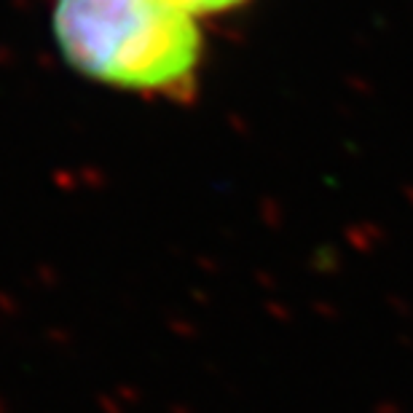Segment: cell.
I'll list each match as a JSON object with an SVG mask.
<instances>
[{
	"label": "cell",
	"mask_w": 413,
	"mask_h": 413,
	"mask_svg": "<svg viewBox=\"0 0 413 413\" xmlns=\"http://www.w3.org/2000/svg\"><path fill=\"white\" fill-rule=\"evenodd\" d=\"M177 11L188 14V17H206V14H220V11H231L247 0H167Z\"/></svg>",
	"instance_id": "cell-2"
},
{
	"label": "cell",
	"mask_w": 413,
	"mask_h": 413,
	"mask_svg": "<svg viewBox=\"0 0 413 413\" xmlns=\"http://www.w3.org/2000/svg\"><path fill=\"white\" fill-rule=\"evenodd\" d=\"M54 38L70 68L132 91H174L193 81L202 35L167 0H57Z\"/></svg>",
	"instance_id": "cell-1"
}]
</instances>
